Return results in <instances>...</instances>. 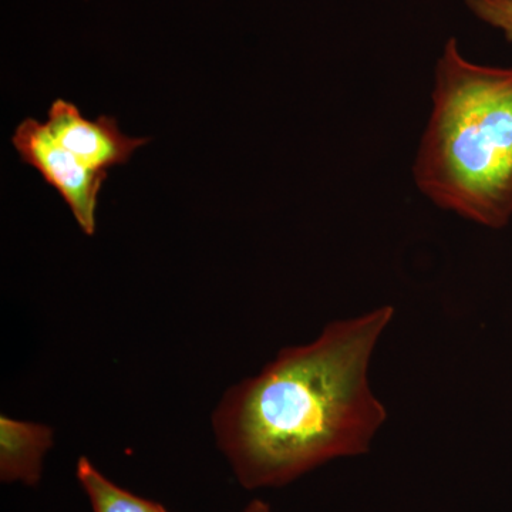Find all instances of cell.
Returning <instances> with one entry per match:
<instances>
[{
    "label": "cell",
    "instance_id": "5",
    "mask_svg": "<svg viewBox=\"0 0 512 512\" xmlns=\"http://www.w3.org/2000/svg\"><path fill=\"white\" fill-rule=\"evenodd\" d=\"M55 443L47 424L0 416V480L35 487L42 480L46 454Z\"/></svg>",
    "mask_w": 512,
    "mask_h": 512
},
{
    "label": "cell",
    "instance_id": "6",
    "mask_svg": "<svg viewBox=\"0 0 512 512\" xmlns=\"http://www.w3.org/2000/svg\"><path fill=\"white\" fill-rule=\"evenodd\" d=\"M76 478L89 498L93 512H168L160 503L113 483L87 457L77 460Z\"/></svg>",
    "mask_w": 512,
    "mask_h": 512
},
{
    "label": "cell",
    "instance_id": "2",
    "mask_svg": "<svg viewBox=\"0 0 512 512\" xmlns=\"http://www.w3.org/2000/svg\"><path fill=\"white\" fill-rule=\"evenodd\" d=\"M433 109L414 183L441 210L501 229L512 218V67L484 66L450 37L434 70Z\"/></svg>",
    "mask_w": 512,
    "mask_h": 512
},
{
    "label": "cell",
    "instance_id": "4",
    "mask_svg": "<svg viewBox=\"0 0 512 512\" xmlns=\"http://www.w3.org/2000/svg\"><path fill=\"white\" fill-rule=\"evenodd\" d=\"M45 124L57 144L94 170L107 171L128 163L134 151L150 141L127 136L114 117L84 119L74 104L62 99L50 106Z\"/></svg>",
    "mask_w": 512,
    "mask_h": 512
},
{
    "label": "cell",
    "instance_id": "8",
    "mask_svg": "<svg viewBox=\"0 0 512 512\" xmlns=\"http://www.w3.org/2000/svg\"><path fill=\"white\" fill-rule=\"evenodd\" d=\"M242 512H272L271 507L262 500L251 501Z\"/></svg>",
    "mask_w": 512,
    "mask_h": 512
},
{
    "label": "cell",
    "instance_id": "3",
    "mask_svg": "<svg viewBox=\"0 0 512 512\" xmlns=\"http://www.w3.org/2000/svg\"><path fill=\"white\" fill-rule=\"evenodd\" d=\"M12 144L23 163L35 168L72 211L74 220L92 237L96 232L99 194L109 171L94 170L57 144L45 123L25 119L16 127Z\"/></svg>",
    "mask_w": 512,
    "mask_h": 512
},
{
    "label": "cell",
    "instance_id": "7",
    "mask_svg": "<svg viewBox=\"0 0 512 512\" xmlns=\"http://www.w3.org/2000/svg\"><path fill=\"white\" fill-rule=\"evenodd\" d=\"M474 18L500 30L505 40L512 43V0H464Z\"/></svg>",
    "mask_w": 512,
    "mask_h": 512
},
{
    "label": "cell",
    "instance_id": "1",
    "mask_svg": "<svg viewBox=\"0 0 512 512\" xmlns=\"http://www.w3.org/2000/svg\"><path fill=\"white\" fill-rule=\"evenodd\" d=\"M394 309L335 320L306 345L229 387L212 431L238 483L248 490L293 483L316 468L369 451L386 409L369 384V365Z\"/></svg>",
    "mask_w": 512,
    "mask_h": 512
}]
</instances>
